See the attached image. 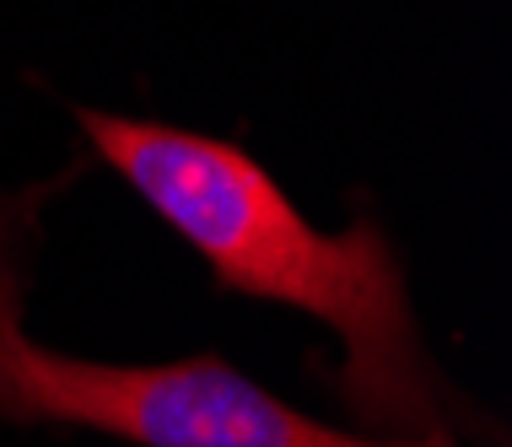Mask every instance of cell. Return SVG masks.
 Returning <instances> with one entry per match:
<instances>
[{
  "label": "cell",
  "instance_id": "cell-1",
  "mask_svg": "<svg viewBox=\"0 0 512 447\" xmlns=\"http://www.w3.org/2000/svg\"><path fill=\"white\" fill-rule=\"evenodd\" d=\"M76 124L227 291L335 329L345 351L340 394L356 421L448 447V394L415 329L405 270L378 227H308L286 189L232 141L98 108H76Z\"/></svg>",
  "mask_w": 512,
  "mask_h": 447
},
{
  "label": "cell",
  "instance_id": "cell-3",
  "mask_svg": "<svg viewBox=\"0 0 512 447\" xmlns=\"http://www.w3.org/2000/svg\"><path fill=\"white\" fill-rule=\"evenodd\" d=\"M27 216L17 200H0V318H22V243H27Z\"/></svg>",
  "mask_w": 512,
  "mask_h": 447
},
{
  "label": "cell",
  "instance_id": "cell-2",
  "mask_svg": "<svg viewBox=\"0 0 512 447\" xmlns=\"http://www.w3.org/2000/svg\"><path fill=\"white\" fill-rule=\"evenodd\" d=\"M0 415L33 426H81L135 447H432L378 442L313 421L221 356L119 367L44 351L0 318Z\"/></svg>",
  "mask_w": 512,
  "mask_h": 447
}]
</instances>
